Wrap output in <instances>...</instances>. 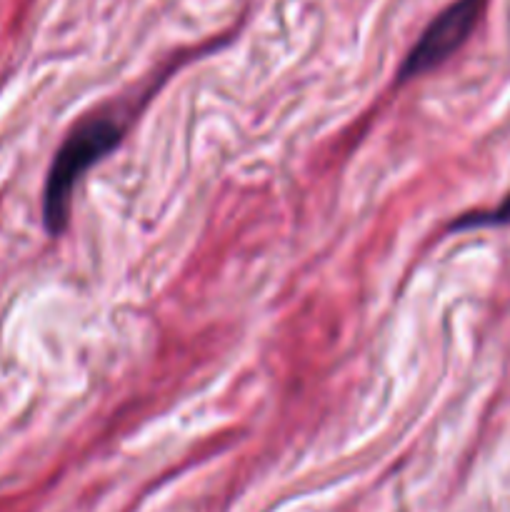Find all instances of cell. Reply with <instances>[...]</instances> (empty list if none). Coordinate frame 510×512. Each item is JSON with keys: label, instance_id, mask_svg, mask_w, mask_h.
I'll use <instances>...</instances> for the list:
<instances>
[{"label": "cell", "instance_id": "1", "mask_svg": "<svg viewBox=\"0 0 510 512\" xmlns=\"http://www.w3.org/2000/svg\"><path fill=\"white\" fill-rule=\"evenodd\" d=\"M123 133V123L115 115H88L70 130L55 153L45 180L43 223L50 235L63 233L70 218L75 185L123 140Z\"/></svg>", "mask_w": 510, "mask_h": 512}, {"label": "cell", "instance_id": "3", "mask_svg": "<svg viewBox=\"0 0 510 512\" xmlns=\"http://www.w3.org/2000/svg\"><path fill=\"white\" fill-rule=\"evenodd\" d=\"M493 225H510V198H505L498 208L480 210V213L460 215L450 230H473V228H493Z\"/></svg>", "mask_w": 510, "mask_h": 512}, {"label": "cell", "instance_id": "2", "mask_svg": "<svg viewBox=\"0 0 510 512\" xmlns=\"http://www.w3.org/2000/svg\"><path fill=\"white\" fill-rule=\"evenodd\" d=\"M480 13H483V0H455L453 5L443 10L428 28L423 30L418 43L408 53L398 70V80L420 78V75L430 73L438 65H443L478 25Z\"/></svg>", "mask_w": 510, "mask_h": 512}]
</instances>
